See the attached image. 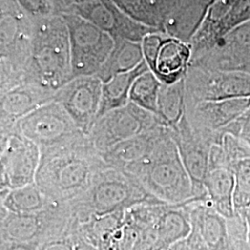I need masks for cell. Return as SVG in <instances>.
<instances>
[{
  "mask_svg": "<svg viewBox=\"0 0 250 250\" xmlns=\"http://www.w3.org/2000/svg\"><path fill=\"white\" fill-rule=\"evenodd\" d=\"M106 167L101 153L85 134L73 143L41 151L35 183L49 200L66 204L83 194Z\"/></svg>",
  "mask_w": 250,
  "mask_h": 250,
  "instance_id": "cell-1",
  "label": "cell"
},
{
  "mask_svg": "<svg viewBox=\"0 0 250 250\" xmlns=\"http://www.w3.org/2000/svg\"><path fill=\"white\" fill-rule=\"evenodd\" d=\"M24 72L26 83L54 93L73 79L70 33L63 16L35 21Z\"/></svg>",
  "mask_w": 250,
  "mask_h": 250,
  "instance_id": "cell-2",
  "label": "cell"
},
{
  "mask_svg": "<svg viewBox=\"0 0 250 250\" xmlns=\"http://www.w3.org/2000/svg\"><path fill=\"white\" fill-rule=\"evenodd\" d=\"M125 173L165 204L180 205L195 199L192 181L169 127L163 128L150 156Z\"/></svg>",
  "mask_w": 250,
  "mask_h": 250,
  "instance_id": "cell-3",
  "label": "cell"
},
{
  "mask_svg": "<svg viewBox=\"0 0 250 250\" xmlns=\"http://www.w3.org/2000/svg\"><path fill=\"white\" fill-rule=\"evenodd\" d=\"M142 204H165L141 184L122 170L106 167L96 175L89 188L69 203L77 224L95 216L125 211Z\"/></svg>",
  "mask_w": 250,
  "mask_h": 250,
  "instance_id": "cell-4",
  "label": "cell"
},
{
  "mask_svg": "<svg viewBox=\"0 0 250 250\" xmlns=\"http://www.w3.org/2000/svg\"><path fill=\"white\" fill-rule=\"evenodd\" d=\"M1 241L39 245L48 239L72 234L77 223L69 203L53 202L45 209L32 214H15L0 207Z\"/></svg>",
  "mask_w": 250,
  "mask_h": 250,
  "instance_id": "cell-5",
  "label": "cell"
},
{
  "mask_svg": "<svg viewBox=\"0 0 250 250\" xmlns=\"http://www.w3.org/2000/svg\"><path fill=\"white\" fill-rule=\"evenodd\" d=\"M63 18L70 33L73 78L97 76L114 47L113 37L74 13Z\"/></svg>",
  "mask_w": 250,
  "mask_h": 250,
  "instance_id": "cell-6",
  "label": "cell"
},
{
  "mask_svg": "<svg viewBox=\"0 0 250 250\" xmlns=\"http://www.w3.org/2000/svg\"><path fill=\"white\" fill-rule=\"evenodd\" d=\"M15 128L36 144L41 151L67 146L86 134L55 100L20 120Z\"/></svg>",
  "mask_w": 250,
  "mask_h": 250,
  "instance_id": "cell-7",
  "label": "cell"
},
{
  "mask_svg": "<svg viewBox=\"0 0 250 250\" xmlns=\"http://www.w3.org/2000/svg\"><path fill=\"white\" fill-rule=\"evenodd\" d=\"M160 125H164L159 117L130 101L99 117L88 135L95 147L103 153Z\"/></svg>",
  "mask_w": 250,
  "mask_h": 250,
  "instance_id": "cell-8",
  "label": "cell"
},
{
  "mask_svg": "<svg viewBox=\"0 0 250 250\" xmlns=\"http://www.w3.org/2000/svg\"><path fill=\"white\" fill-rule=\"evenodd\" d=\"M40 160L39 146L15 127L0 133V191L34 184Z\"/></svg>",
  "mask_w": 250,
  "mask_h": 250,
  "instance_id": "cell-9",
  "label": "cell"
},
{
  "mask_svg": "<svg viewBox=\"0 0 250 250\" xmlns=\"http://www.w3.org/2000/svg\"><path fill=\"white\" fill-rule=\"evenodd\" d=\"M34 31L35 21L12 0H0V69L21 72L25 77Z\"/></svg>",
  "mask_w": 250,
  "mask_h": 250,
  "instance_id": "cell-10",
  "label": "cell"
},
{
  "mask_svg": "<svg viewBox=\"0 0 250 250\" xmlns=\"http://www.w3.org/2000/svg\"><path fill=\"white\" fill-rule=\"evenodd\" d=\"M186 107L199 102L250 98V74L217 72L189 66L186 78Z\"/></svg>",
  "mask_w": 250,
  "mask_h": 250,
  "instance_id": "cell-11",
  "label": "cell"
},
{
  "mask_svg": "<svg viewBox=\"0 0 250 250\" xmlns=\"http://www.w3.org/2000/svg\"><path fill=\"white\" fill-rule=\"evenodd\" d=\"M144 59L161 83L171 84L183 80L192 59V47L165 33H154L142 42Z\"/></svg>",
  "mask_w": 250,
  "mask_h": 250,
  "instance_id": "cell-12",
  "label": "cell"
},
{
  "mask_svg": "<svg viewBox=\"0 0 250 250\" xmlns=\"http://www.w3.org/2000/svg\"><path fill=\"white\" fill-rule=\"evenodd\" d=\"M190 66L250 74V21L230 31L202 53L193 56Z\"/></svg>",
  "mask_w": 250,
  "mask_h": 250,
  "instance_id": "cell-13",
  "label": "cell"
},
{
  "mask_svg": "<svg viewBox=\"0 0 250 250\" xmlns=\"http://www.w3.org/2000/svg\"><path fill=\"white\" fill-rule=\"evenodd\" d=\"M103 82L98 76L75 77L55 94L81 131L88 134L98 120Z\"/></svg>",
  "mask_w": 250,
  "mask_h": 250,
  "instance_id": "cell-14",
  "label": "cell"
},
{
  "mask_svg": "<svg viewBox=\"0 0 250 250\" xmlns=\"http://www.w3.org/2000/svg\"><path fill=\"white\" fill-rule=\"evenodd\" d=\"M170 130L183 163L192 181L194 198L208 201L204 185L209 171L211 140L195 131L189 124L187 115Z\"/></svg>",
  "mask_w": 250,
  "mask_h": 250,
  "instance_id": "cell-15",
  "label": "cell"
},
{
  "mask_svg": "<svg viewBox=\"0 0 250 250\" xmlns=\"http://www.w3.org/2000/svg\"><path fill=\"white\" fill-rule=\"evenodd\" d=\"M67 13H74L85 19L115 38H124L142 43L145 37L154 33H163L146 26L127 16L112 0H93L70 8Z\"/></svg>",
  "mask_w": 250,
  "mask_h": 250,
  "instance_id": "cell-16",
  "label": "cell"
},
{
  "mask_svg": "<svg viewBox=\"0 0 250 250\" xmlns=\"http://www.w3.org/2000/svg\"><path fill=\"white\" fill-rule=\"evenodd\" d=\"M250 107V98L204 101L186 107V115L192 128L213 144L216 133L231 125Z\"/></svg>",
  "mask_w": 250,
  "mask_h": 250,
  "instance_id": "cell-17",
  "label": "cell"
},
{
  "mask_svg": "<svg viewBox=\"0 0 250 250\" xmlns=\"http://www.w3.org/2000/svg\"><path fill=\"white\" fill-rule=\"evenodd\" d=\"M55 94L32 83L21 84L0 94V133L11 131L20 120L53 101Z\"/></svg>",
  "mask_w": 250,
  "mask_h": 250,
  "instance_id": "cell-18",
  "label": "cell"
},
{
  "mask_svg": "<svg viewBox=\"0 0 250 250\" xmlns=\"http://www.w3.org/2000/svg\"><path fill=\"white\" fill-rule=\"evenodd\" d=\"M215 0H181L164 19L165 34L190 44Z\"/></svg>",
  "mask_w": 250,
  "mask_h": 250,
  "instance_id": "cell-19",
  "label": "cell"
},
{
  "mask_svg": "<svg viewBox=\"0 0 250 250\" xmlns=\"http://www.w3.org/2000/svg\"><path fill=\"white\" fill-rule=\"evenodd\" d=\"M164 127L167 126L158 125L146 133L118 144L101 153L103 161L107 167L126 172L150 156Z\"/></svg>",
  "mask_w": 250,
  "mask_h": 250,
  "instance_id": "cell-20",
  "label": "cell"
},
{
  "mask_svg": "<svg viewBox=\"0 0 250 250\" xmlns=\"http://www.w3.org/2000/svg\"><path fill=\"white\" fill-rule=\"evenodd\" d=\"M125 211L95 216L77 224L75 234L99 250H115L125 222Z\"/></svg>",
  "mask_w": 250,
  "mask_h": 250,
  "instance_id": "cell-21",
  "label": "cell"
},
{
  "mask_svg": "<svg viewBox=\"0 0 250 250\" xmlns=\"http://www.w3.org/2000/svg\"><path fill=\"white\" fill-rule=\"evenodd\" d=\"M204 186L208 202L219 214L226 220L238 215L233 203L234 175L231 168L209 170Z\"/></svg>",
  "mask_w": 250,
  "mask_h": 250,
  "instance_id": "cell-22",
  "label": "cell"
},
{
  "mask_svg": "<svg viewBox=\"0 0 250 250\" xmlns=\"http://www.w3.org/2000/svg\"><path fill=\"white\" fill-rule=\"evenodd\" d=\"M188 203L166 205L155 225L159 249L167 250L179 241L187 238L192 231Z\"/></svg>",
  "mask_w": 250,
  "mask_h": 250,
  "instance_id": "cell-23",
  "label": "cell"
},
{
  "mask_svg": "<svg viewBox=\"0 0 250 250\" xmlns=\"http://www.w3.org/2000/svg\"><path fill=\"white\" fill-rule=\"evenodd\" d=\"M144 61L142 43L115 38L114 47L97 76L106 83L118 74L133 71Z\"/></svg>",
  "mask_w": 250,
  "mask_h": 250,
  "instance_id": "cell-24",
  "label": "cell"
},
{
  "mask_svg": "<svg viewBox=\"0 0 250 250\" xmlns=\"http://www.w3.org/2000/svg\"><path fill=\"white\" fill-rule=\"evenodd\" d=\"M148 71L150 70L144 61L133 71L118 74L110 80L103 83L98 119L110 110L126 106L130 102V92L134 81Z\"/></svg>",
  "mask_w": 250,
  "mask_h": 250,
  "instance_id": "cell-25",
  "label": "cell"
},
{
  "mask_svg": "<svg viewBox=\"0 0 250 250\" xmlns=\"http://www.w3.org/2000/svg\"><path fill=\"white\" fill-rule=\"evenodd\" d=\"M0 207L15 214L36 213L53 203L45 197L36 183L23 188L0 191Z\"/></svg>",
  "mask_w": 250,
  "mask_h": 250,
  "instance_id": "cell-26",
  "label": "cell"
},
{
  "mask_svg": "<svg viewBox=\"0 0 250 250\" xmlns=\"http://www.w3.org/2000/svg\"><path fill=\"white\" fill-rule=\"evenodd\" d=\"M185 78L171 84H161L157 116L163 125L170 129L178 125L186 115Z\"/></svg>",
  "mask_w": 250,
  "mask_h": 250,
  "instance_id": "cell-27",
  "label": "cell"
},
{
  "mask_svg": "<svg viewBox=\"0 0 250 250\" xmlns=\"http://www.w3.org/2000/svg\"><path fill=\"white\" fill-rule=\"evenodd\" d=\"M112 2L135 21L165 33L163 18L156 0H112Z\"/></svg>",
  "mask_w": 250,
  "mask_h": 250,
  "instance_id": "cell-28",
  "label": "cell"
},
{
  "mask_svg": "<svg viewBox=\"0 0 250 250\" xmlns=\"http://www.w3.org/2000/svg\"><path fill=\"white\" fill-rule=\"evenodd\" d=\"M161 84L151 71L145 72L134 81L130 92V101L157 115Z\"/></svg>",
  "mask_w": 250,
  "mask_h": 250,
  "instance_id": "cell-29",
  "label": "cell"
},
{
  "mask_svg": "<svg viewBox=\"0 0 250 250\" xmlns=\"http://www.w3.org/2000/svg\"><path fill=\"white\" fill-rule=\"evenodd\" d=\"M34 21L63 16L68 7L63 0H12Z\"/></svg>",
  "mask_w": 250,
  "mask_h": 250,
  "instance_id": "cell-30",
  "label": "cell"
},
{
  "mask_svg": "<svg viewBox=\"0 0 250 250\" xmlns=\"http://www.w3.org/2000/svg\"><path fill=\"white\" fill-rule=\"evenodd\" d=\"M214 143L220 145L225 162L231 169L238 161L250 158V145L236 135L224 132H217Z\"/></svg>",
  "mask_w": 250,
  "mask_h": 250,
  "instance_id": "cell-31",
  "label": "cell"
},
{
  "mask_svg": "<svg viewBox=\"0 0 250 250\" xmlns=\"http://www.w3.org/2000/svg\"><path fill=\"white\" fill-rule=\"evenodd\" d=\"M234 175L233 203L236 211L250 207V158L232 166Z\"/></svg>",
  "mask_w": 250,
  "mask_h": 250,
  "instance_id": "cell-32",
  "label": "cell"
},
{
  "mask_svg": "<svg viewBox=\"0 0 250 250\" xmlns=\"http://www.w3.org/2000/svg\"><path fill=\"white\" fill-rule=\"evenodd\" d=\"M141 231L142 229L127 215L125 210V222L115 250H132Z\"/></svg>",
  "mask_w": 250,
  "mask_h": 250,
  "instance_id": "cell-33",
  "label": "cell"
},
{
  "mask_svg": "<svg viewBox=\"0 0 250 250\" xmlns=\"http://www.w3.org/2000/svg\"><path fill=\"white\" fill-rule=\"evenodd\" d=\"M219 132L236 135L250 146V107L241 117Z\"/></svg>",
  "mask_w": 250,
  "mask_h": 250,
  "instance_id": "cell-34",
  "label": "cell"
},
{
  "mask_svg": "<svg viewBox=\"0 0 250 250\" xmlns=\"http://www.w3.org/2000/svg\"><path fill=\"white\" fill-rule=\"evenodd\" d=\"M36 250H75L74 233L65 234L42 242L36 246Z\"/></svg>",
  "mask_w": 250,
  "mask_h": 250,
  "instance_id": "cell-35",
  "label": "cell"
},
{
  "mask_svg": "<svg viewBox=\"0 0 250 250\" xmlns=\"http://www.w3.org/2000/svg\"><path fill=\"white\" fill-rule=\"evenodd\" d=\"M155 225L141 231L132 250H160Z\"/></svg>",
  "mask_w": 250,
  "mask_h": 250,
  "instance_id": "cell-36",
  "label": "cell"
},
{
  "mask_svg": "<svg viewBox=\"0 0 250 250\" xmlns=\"http://www.w3.org/2000/svg\"><path fill=\"white\" fill-rule=\"evenodd\" d=\"M167 250H209L200 234L192 228V231L187 238L171 246Z\"/></svg>",
  "mask_w": 250,
  "mask_h": 250,
  "instance_id": "cell-37",
  "label": "cell"
},
{
  "mask_svg": "<svg viewBox=\"0 0 250 250\" xmlns=\"http://www.w3.org/2000/svg\"><path fill=\"white\" fill-rule=\"evenodd\" d=\"M36 245L0 240V250H36Z\"/></svg>",
  "mask_w": 250,
  "mask_h": 250,
  "instance_id": "cell-38",
  "label": "cell"
},
{
  "mask_svg": "<svg viewBox=\"0 0 250 250\" xmlns=\"http://www.w3.org/2000/svg\"><path fill=\"white\" fill-rule=\"evenodd\" d=\"M181 0H156L158 7L161 10V15L163 18V23H164V19L170 13L174 7L178 4Z\"/></svg>",
  "mask_w": 250,
  "mask_h": 250,
  "instance_id": "cell-39",
  "label": "cell"
},
{
  "mask_svg": "<svg viewBox=\"0 0 250 250\" xmlns=\"http://www.w3.org/2000/svg\"><path fill=\"white\" fill-rule=\"evenodd\" d=\"M238 213L242 215L245 221L246 230H247V242L250 245V207L238 211Z\"/></svg>",
  "mask_w": 250,
  "mask_h": 250,
  "instance_id": "cell-40",
  "label": "cell"
},
{
  "mask_svg": "<svg viewBox=\"0 0 250 250\" xmlns=\"http://www.w3.org/2000/svg\"><path fill=\"white\" fill-rule=\"evenodd\" d=\"M75 238V250H99L89 243L84 241L74 233Z\"/></svg>",
  "mask_w": 250,
  "mask_h": 250,
  "instance_id": "cell-41",
  "label": "cell"
},
{
  "mask_svg": "<svg viewBox=\"0 0 250 250\" xmlns=\"http://www.w3.org/2000/svg\"><path fill=\"white\" fill-rule=\"evenodd\" d=\"M215 250H240V249H239L238 244L236 242L233 241L230 237L229 240L224 244L222 247H220L219 249Z\"/></svg>",
  "mask_w": 250,
  "mask_h": 250,
  "instance_id": "cell-42",
  "label": "cell"
},
{
  "mask_svg": "<svg viewBox=\"0 0 250 250\" xmlns=\"http://www.w3.org/2000/svg\"><path fill=\"white\" fill-rule=\"evenodd\" d=\"M64 3L66 4V6L68 7V10L70 8H72L73 6H76V5H81V4H83V3H86V2H90V1H93V0H63Z\"/></svg>",
  "mask_w": 250,
  "mask_h": 250,
  "instance_id": "cell-43",
  "label": "cell"
}]
</instances>
